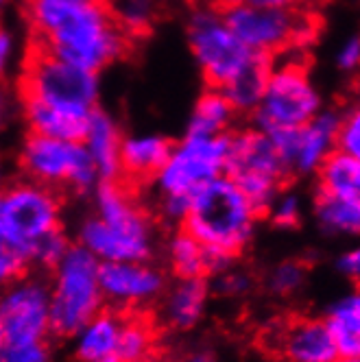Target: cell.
Segmentation results:
<instances>
[{"label": "cell", "instance_id": "6da1fadb", "mask_svg": "<svg viewBox=\"0 0 360 362\" xmlns=\"http://www.w3.org/2000/svg\"><path fill=\"white\" fill-rule=\"evenodd\" d=\"M27 18L37 35V48L94 74L127 50V33L103 0H31Z\"/></svg>", "mask_w": 360, "mask_h": 362}, {"label": "cell", "instance_id": "7a4b0ae2", "mask_svg": "<svg viewBox=\"0 0 360 362\" xmlns=\"http://www.w3.org/2000/svg\"><path fill=\"white\" fill-rule=\"evenodd\" d=\"M76 238L98 262H144L153 253L151 221L118 179L96 184L94 216L79 225Z\"/></svg>", "mask_w": 360, "mask_h": 362}, {"label": "cell", "instance_id": "3957f363", "mask_svg": "<svg viewBox=\"0 0 360 362\" xmlns=\"http://www.w3.org/2000/svg\"><path fill=\"white\" fill-rule=\"evenodd\" d=\"M260 212L227 175L190 194L182 229L210 249L238 255L253 238Z\"/></svg>", "mask_w": 360, "mask_h": 362}, {"label": "cell", "instance_id": "277c9868", "mask_svg": "<svg viewBox=\"0 0 360 362\" xmlns=\"http://www.w3.org/2000/svg\"><path fill=\"white\" fill-rule=\"evenodd\" d=\"M98 74L76 68L55 55L35 48L24 64L22 100L53 114L90 120L98 103Z\"/></svg>", "mask_w": 360, "mask_h": 362}, {"label": "cell", "instance_id": "5b68a950", "mask_svg": "<svg viewBox=\"0 0 360 362\" xmlns=\"http://www.w3.org/2000/svg\"><path fill=\"white\" fill-rule=\"evenodd\" d=\"M100 262L79 245H72L62 262L53 269L50 288V334L70 339L94 315H98L105 299L98 284Z\"/></svg>", "mask_w": 360, "mask_h": 362}, {"label": "cell", "instance_id": "8992f818", "mask_svg": "<svg viewBox=\"0 0 360 362\" xmlns=\"http://www.w3.org/2000/svg\"><path fill=\"white\" fill-rule=\"evenodd\" d=\"M321 110L323 96L308 70L297 62H281L269 70L260 105L253 112L255 129L265 134L297 129L310 122Z\"/></svg>", "mask_w": 360, "mask_h": 362}, {"label": "cell", "instance_id": "52a82bcc", "mask_svg": "<svg viewBox=\"0 0 360 362\" xmlns=\"http://www.w3.org/2000/svg\"><path fill=\"white\" fill-rule=\"evenodd\" d=\"M225 175L262 214L279 194L289 170L279 160L269 136L260 129H249V132L229 136Z\"/></svg>", "mask_w": 360, "mask_h": 362}, {"label": "cell", "instance_id": "ba28073f", "mask_svg": "<svg viewBox=\"0 0 360 362\" xmlns=\"http://www.w3.org/2000/svg\"><path fill=\"white\" fill-rule=\"evenodd\" d=\"M188 46L192 57L212 88H223L238 72L262 55H255L231 33L223 13L212 7H199L188 20Z\"/></svg>", "mask_w": 360, "mask_h": 362}, {"label": "cell", "instance_id": "9c48e42d", "mask_svg": "<svg viewBox=\"0 0 360 362\" xmlns=\"http://www.w3.org/2000/svg\"><path fill=\"white\" fill-rule=\"evenodd\" d=\"M229 136L186 134L156 173V186L162 197H190L203 184L225 175Z\"/></svg>", "mask_w": 360, "mask_h": 362}, {"label": "cell", "instance_id": "30bf717a", "mask_svg": "<svg viewBox=\"0 0 360 362\" xmlns=\"http://www.w3.org/2000/svg\"><path fill=\"white\" fill-rule=\"evenodd\" d=\"M20 164L35 184L88 192L98 184V175L81 142L57 140L31 134L20 153Z\"/></svg>", "mask_w": 360, "mask_h": 362}, {"label": "cell", "instance_id": "8fae6325", "mask_svg": "<svg viewBox=\"0 0 360 362\" xmlns=\"http://www.w3.org/2000/svg\"><path fill=\"white\" fill-rule=\"evenodd\" d=\"M225 24L251 53L269 57L315 33L313 24L286 7L260 5H227L223 11Z\"/></svg>", "mask_w": 360, "mask_h": 362}, {"label": "cell", "instance_id": "7c38bea8", "mask_svg": "<svg viewBox=\"0 0 360 362\" xmlns=\"http://www.w3.org/2000/svg\"><path fill=\"white\" fill-rule=\"evenodd\" d=\"M0 223L7 234L33 251V245L62 229V203L53 188L35 184V181H18V184L0 190Z\"/></svg>", "mask_w": 360, "mask_h": 362}, {"label": "cell", "instance_id": "4fadbf2b", "mask_svg": "<svg viewBox=\"0 0 360 362\" xmlns=\"http://www.w3.org/2000/svg\"><path fill=\"white\" fill-rule=\"evenodd\" d=\"M0 323L7 343L46 341L50 336L48 281L22 275L0 288Z\"/></svg>", "mask_w": 360, "mask_h": 362}, {"label": "cell", "instance_id": "5bb4252c", "mask_svg": "<svg viewBox=\"0 0 360 362\" xmlns=\"http://www.w3.org/2000/svg\"><path fill=\"white\" fill-rule=\"evenodd\" d=\"M339 112L321 110L310 122L297 129H279L267 134L289 173L315 175L325 158L337 151Z\"/></svg>", "mask_w": 360, "mask_h": 362}, {"label": "cell", "instance_id": "9a60e30c", "mask_svg": "<svg viewBox=\"0 0 360 362\" xmlns=\"http://www.w3.org/2000/svg\"><path fill=\"white\" fill-rule=\"evenodd\" d=\"M98 284L103 299L118 308L144 305L166 291V277L160 269L144 262H100Z\"/></svg>", "mask_w": 360, "mask_h": 362}, {"label": "cell", "instance_id": "2e32d148", "mask_svg": "<svg viewBox=\"0 0 360 362\" xmlns=\"http://www.w3.org/2000/svg\"><path fill=\"white\" fill-rule=\"evenodd\" d=\"M86 153L90 155L98 181H114L120 177V144L122 134L118 122L103 110H94L86 134L81 138Z\"/></svg>", "mask_w": 360, "mask_h": 362}, {"label": "cell", "instance_id": "e0dca14e", "mask_svg": "<svg viewBox=\"0 0 360 362\" xmlns=\"http://www.w3.org/2000/svg\"><path fill=\"white\" fill-rule=\"evenodd\" d=\"M281 354L286 362H334L339 349L323 319H297L281 334Z\"/></svg>", "mask_w": 360, "mask_h": 362}, {"label": "cell", "instance_id": "ac0fdd59", "mask_svg": "<svg viewBox=\"0 0 360 362\" xmlns=\"http://www.w3.org/2000/svg\"><path fill=\"white\" fill-rule=\"evenodd\" d=\"M124 319L114 310H100L74 339V356L79 362H116L118 336Z\"/></svg>", "mask_w": 360, "mask_h": 362}, {"label": "cell", "instance_id": "d6986e66", "mask_svg": "<svg viewBox=\"0 0 360 362\" xmlns=\"http://www.w3.org/2000/svg\"><path fill=\"white\" fill-rule=\"evenodd\" d=\"M170 146V140L160 134H136L122 138L120 175L134 181L153 179L164 166Z\"/></svg>", "mask_w": 360, "mask_h": 362}, {"label": "cell", "instance_id": "ffe728a7", "mask_svg": "<svg viewBox=\"0 0 360 362\" xmlns=\"http://www.w3.org/2000/svg\"><path fill=\"white\" fill-rule=\"evenodd\" d=\"M325 327L330 329L337 343L341 358L360 360V293L352 288L349 293L334 299L323 317Z\"/></svg>", "mask_w": 360, "mask_h": 362}, {"label": "cell", "instance_id": "44dd1931", "mask_svg": "<svg viewBox=\"0 0 360 362\" xmlns=\"http://www.w3.org/2000/svg\"><path fill=\"white\" fill-rule=\"evenodd\" d=\"M210 286L203 277L179 279L166 293L164 319L175 329H192L205 315Z\"/></svg>", "mask_w": 360, "mask_h": 362}, {"label": "cell", "instance_id": "7402d4cb", "mask_svg": "<svg viewBox=\"0 0 360 362\" xmlns=\"http://www.w3.org/2000/svg\"><path fill=\"white\" fill-rule=\"evenodd\" d=\"M319 192L360 201V158L332 151L317 170Z\"/></svg>", "mask_w": 360, "mask_h": 362}, {"label": "cell", "instance_id": "603a6c76", "mask_svg": "<svg viewBox=\"0 0 360 362\" xmlns=\"http://www.w3.org/2000/svg\"><path fill=\"white\" fill-rule=\"evenodd\" d=\"M271 70V59L260 57L255 59L251 66H247L243 72H238L234 79L227 81L221 92L229 100V105L234 112H245L253 114L255 107L260 105V98L267 86V76Z\"/></svg>", "mask_w": 360, "mask_h": 362}, {"label": "cell", "instance_id": "cb8c5ba5", "mask_svg": "<svg viewBox=\"0 0 360 362\" xmlns=\"http://www.w3.org/2000/svg\"><path fill=\"white\" fill-rule=\"evenodd\" d=\"M315 221L327 236H358L360 201L319 192L315 199Z\"/></svg>", "mask_w": 360, "mask_h": 362}, {"label": "cell", "instance_id": "d4e9b609", "mask_svg": "<svg viewBox=\"0 0 360 362\" xmlns=\"http://www.w3.org/2000/svg\"><path fill=\"white\" fill-rule=\"evenodd\" d=\"M234 114L236 112L231 110L225 94L219 88H210L197 98L186 134L225 136L231 120H234Z\"/></svg>", "mask_w": 360, "mask_h": 362}, {"label": "cell", "instance_id": "484cf974", "mask_svg": "<svg viewBox=\"0 0 360 362\" xmlns=\"http://www.w3.org/2000/svg\"><path fill=\"white\" fill-rule=\"evenodd\" d=\"M205 245L192 238L188 231H177L168 243V262L179 279L205 277Z\"/></svg>", "mask_w": 360, "mask_h": 362}, {"label": "cell", "instance_id": "4316f807", "mask_svg": "<svg viewBox=\"0 0 360 362\" xmlns=\"http://www.w3.org/2000/svg\"><path fill=\"white\" fill-rule=\"evenodd\" d=\"M151 343H153V332L149 323L140 319L124 321L118 336L116 362H142L151 349Z\"/></svg>", "mask_w": 360, "mask_h": 362}, {"label": "cell", "instance_id": "83f0119b", "mask_svg": "<svg viewBox=\"0 0 360 362\" xmlns=\"http://www.w3.org/2000/svg\"><path fill=\"white\" fill-rule=\"evenodd\" d=\"M158 7L160 0H116L112 13L120 29L129 35L146 31L158 16Z\"/></svg>", "mask_w": 360, "mask_h": 362}, {"label": "cell", "instance_id": "f1b7e54d", "mask_svg": "<svg viewBox=\"0 0 360 362\" xmlns=\"http://www.w3.org/2000/svg\"><path fill=\"white\" fill-rule=\"evenodd\" d=\"M31 267V253L29 249H24L18 245L9 234L7 229L0 223V288H5L7 284L16 281L27 273Z\"/></svg>", "mask_w": 360, "mask_h": 362}, {"label": "cell", "instance_id": "f546056e", "mask_svg": "<svg viewBox=\"0 0 360 362\" xmlns=\"http://www.w3.org/2000/svg\"><path fill=\"white\" fill-rule=\"evenodd\" d=\"M72 247L70 238L64 234L62 229L53 231V234H48L44 238H40L35 245H33V251H31V264L40 267V269H46V271H53L59 262L62 257L68 253V249Z\"/></svg>", "mask_w": 360, "mask_h": 362}, {"label": "cell", "instance_id": "4dcf8cb0", "mask_svg": "<svg viewBox=\"0 0 360 362\" xmlns=\"http://www.w3.org/2000/svg\"><path fill=\"white\" fill-rule=\"evenodd\" d=\"M306 281V267L295 260L275 264L267 275V286L275 295H293Z\"/></svg>", "mask_w": 360, "mask_h": 362}, {"label": "cell", "instance_id": "1f68e13d", "mask_svg": "<svg viewBox=\"0 0 360 362\" xmlns=\"http://www.w3.org/2000/svg\"><path fill=\"white\" fill-rule=\"evenodd\" d=\"M267 212H269L273 225H277L281 229H291V227H297L303 216V201L297 192L279 190V194L271 201Z\"/></svg>", "mask_w": 360, "mask_h": 362}, {"label": "cell", "instance_id": "d6a6232c", "mask_svg": "<svg viewBox=\"0 0 360 362\" xmlns=\"http://www.w3.org/2000/svg\"><path fill=\"white\" fill-rule=\"evenodd\" d=\"M0 362H53V351L46 341L5 343Z\"/></svg>", "mask_w": 360, "mask_h": 362}, {"label": "cell", "instance_id": "836d02e7", "mask_svg": "<svg viewBox=\"0 0 360 362\" xmlns=\"http://www.w3.org/2000/svg\"><path fill=\"white\" fill-rule=\"evenodd\" d=\"M337 151L360 158V112H358V107L339 116Z\"/></svg>", "mask_w": 360, "mask_h": 362}, {"label": "cell", "instance_id": "e575fe53", "mask_svg": "<svg viewBox=\"0 0 360 362\" xmlns=\"http://www.w3.org/2000/svg\"><path fill=\"white\" fill-rule=\"evenodd\" d=\"M249 286H251V279L245 273H240V271L227 269V271L216 275V288L223 295L238 297V295H245L249 291Z\"/></svg>", "mask_w": 360, "mask_h": 362}, {"label": "cell", "instance_id": "d590c367", "mask_svg": "<svg viewBox=\"0 0 360 362\" xmlns=\"http://www.w3.org/2000/svg\"><path fill=\"white\" fill-rule=\"evenodd\" d=\"M337 66L343 72H354L360 66V40L358 35L347 37L337 50Z\"/></svg>", "mask_w": 360, "mask_h": 362}, {"label": "cell", "instance_id": "8d00e7d4", "mask_svg": "<svg viewBox=\"0 0 360 362\" xmlns=\"http://www.w3.org/2000/svg\"><path fill=\"white\" fill-rule=\"evenodd\" d=\"M16 53H18V42L13 31H9L7 27H0V76L7 74V70L13 66Z\"/></svg>", "mask_w": 360, "mask_h": 362}, {"label": "cell", "instance_id": "74e56055", "mask_svg": "<svg viewBox=\"0 0 360 362\" xmlns=\"http://www.w3.org/2000/svg\"><path fill=\"white\" fill-rule=\"evenodd\" d=\"M337 271L347 277V279H358L360 277V251L356 247L345 249L343 253H339L337 262H334Z\"/></svg>", "mask_w": 360, "mask_h": 362}, {"label": "cell", "instance_id": "f35d334b", "mask_svg": "<svg viewBox=\"0 0 360 362\" xmlns=\"http://www.w3.org/2000/svg\"><path fill=\"white\" fill-rule=\"evenodd\" d=\"M188 203H190V197H162V214L168 221L182 223L188 212Z\"/></svg>", "mask_w": 360, "mask_h": 362}, {"label": "cell", "instance_id": "ab89813d", "mask_svg": "<svg viewBox=\"0 0 360 362\" xmlns=\"http://www.w3.org/2000/svg\"><path fill=\"white\" fill-rule=\"evenodd\" d=\"M221 3L227 5H260V7H286L293 9L299 0H221Z\"/></svg>", "mask_w": 360, "mask_h": 362}, {"label": "cell", "instance_id": "60d3db41", "mask_svg": "<svg viewBox=\"0 0 360 362\" xmlns=\"http://www.w3.org/2000/svg\"><path fill=\"white\" fill-rule=\"evenodd\" d=\"M188 362H216V358H214V354L208 351V349H199V351H194V354L190 356Z\"/></svg>", "mask_w": 360, "mask_h": 362}, {"label": "cell", "instance_id": "b9f144b4", "mask_svg": "<svg viewBox=\"0 0 360 362\" xmlns=\"http://www.w3.org/2000/svg\"><path fill=\"white\" fill-rule=\"evenodd\" d=\"M5 332H3V323H0V354H3V347H5Z\"/></svg>", "mask_w": 360, "mask_h": 362}, {"label": "cell", "instance_id": "7bdbcfd3", "mask_svg": "<svg viewBox=\"0 0 360 362\" xmlns=\"http://www.w3.org/2000/svg\"><path fill=\"white\" fill-rule=\"evenodd\" d=\"M334 362H360L356 358H339V360H334Z\"/></svg>", "mask_w": 360, "mask_h": 362}, {"label": "cell", "instance_id": "ee69618b", "mask_svg": "<svg viewBox=\"0 0 360 362\" xmlns=\"http://www.w3.org/2000/svg\"><path fill=\"white\" fill-rule=\"evenodd\" d=\"M3 179H5V168H3V164H0V186H3Z\"/></svg>", "mask_w": 360, "mask_h": 362}, {"label": "cell", "instance_id": "f6af8a7d", "mask_svg": "<svg viewBox=\"0 0 360 362\" xmlns=\"http://www.w3.org/2000/svg\"><path fill=\"white\" fill-rule=\"evenodd\" d=\"M68 3H94V0H68Z\"/></svg>", "mask_w": 360, "mask_h": 362}, {"label": "cell", "instance_id": "bcb514c9", "mask_svg": "<svg viewBox=\"0 0 360 362\" xmlns=\"http://www.w3.org/2000/svg\"><path fill=\"white\" fill-rule=\"evenodd\" d=\"M7 3H9V0H0V11H3V9L7 7Z\"/></svg>", "mask_w": 360, "mask_h": 362}]
</instances>
